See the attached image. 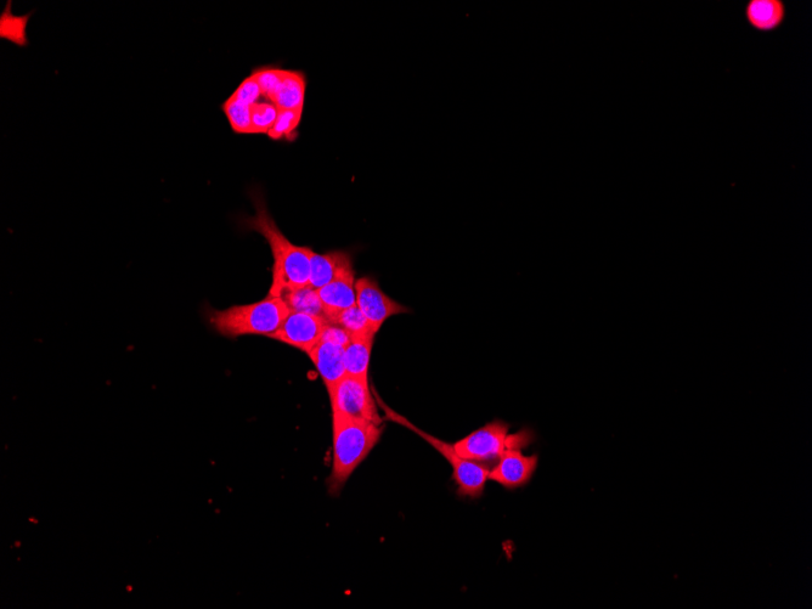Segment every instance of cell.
<instances>
[{"label":"cell","instance_id":"1","mask_svg":"<svg viewBox=\"0 0 812 609\" xmlns=\"http://www.w3.org/2000/svg\"><path fill=\"white\" fill-rule=\"evenodd\" d=\"M256 214L245 219L247 229L256 231L268 242L274 263L269 296L283 297L286 292L309 285L310 257L308 247L293 245L268 211L263 197H255Z\"/></svg>","mask_w":812,"mask_h":609},{"label":"cell","instance_id":"2","mask_svg":"<svg viewBox=\"0 0 812 609\" xmlns=\"http://www.w3.org/2000/svg\"><path fill=\"white\" fill-rule=\"evenodd\" d=\"M290 308L283 297L267 296L262 301L223 310L208 308L206 318L217 334L228 338L241 336L272 337L283 325Z\"/></svg>","mask_w":812,"mask_h":609},{"label":"cell","instance_id":"3","mask_svg":"<svg viewBox=\"0 0 812 609\" xmlns=\"http://www.w3.org/2000/svg\"><path fill=\"white\" fill-rule=\"evenodd\" d=\"M334 419V456L329 477L331 494H338L382 436L383 426L372 422Z\"/></svg>","mask_w":812,"mask_h":609},{"label":"cell","instance_id":"4","mask_svg":"<svg viewBox=\"0 0 812 609\" xmlns=\"http://www.w3.org/2000/svg\"><path fill=\"white\" fill-rule=\"evenodd\" d=\"M533 441V431L524 428L510 433L506 422L495 420L460 439L453 447L461 458L484 464L498 461L507 450L527 448Z\"/></svg>","mask_w":812,"mask_h":609},{"label":"cell","instance_id":"5","mask_svg":"<svg viewBox=\"0 0 812 609\" xmlns=\"http://www.w3.org/2000/svg\"><path fill=\"white\" fill-rule=\"evenodd\" d=\"M376 399L379 400L381 408L383 411H385L389 420L397 422V424L404 427H408L411 431L419 434V436L424 438L428 444L432 445L434 449L439 451L443 458L447 459L450 466L453 467V478L456 486H458V494L460 496L472 499L481 498L484 488H486V484L489 481L490 468L487 465L461 458V456L456 453L453 444L443 442L441 439L433 437L431 434H428L425 431L419 430V428L411 424L410 421L406 420L405 417L400 416L396 413V411L389 409L386 404H383L379 397H376Z\"/></svg>","mask_w":812,"mask_h":609},{"label":"cell","instance_id":"6","mask_svg":"<svg viewBox=\"0 0 812 609\" xmlns=\"http://www.w3.org/2000/svg\"><path fill=\"white\" fill-rule=\"evenodd\" d=\"M327 392H329L332 416L383 424L379 409H377V400L370 392L369 383L346 375Z\"/></svg>","mask_w":812,"mask_h":609},{"label":"cell","instance_id":"7","mask_svg":"<svg viewBox=\"0 0 812 609\" xmlns=\"http://www.w3.org/2000/svg\"><path fill=\"white\" fill-rule=\"evenodd\" d=\"M355 290H357V306L377 334L389 318L410 312V309L404 307L403 304L388 297L381 290L376 279L371 276H363L358 279L355 283Z\"/></svg>","mask_w":812,"mask_h":609},{"label":"cell","instance_id":"8","mask_svg":"<svg viewBox=\"0 0 812 609\" xmlns=\"http://www.w3.org/2000/svg\"><path fill=\"white\" fill-rule=\"evenodd\" d=\"M327 324L326 319L315 315L290 312L280 329L270 338L309 354L323 337Z\"/></svg>","mask_w":812,"mask_h":609},{"label":"cell","instance_id":"9","mask_svg":"<svg viewBox=\"0 0 812 609\" xmlns=\"http://www.w3.org/2000/svg\"><path fill=\"white\" fill-rule=\"evenodd\" d=\"M539 464L538 455H524L520 449L507 450L490 468L489 481L506 489H517L532 481Z\"/></svg>","mask_w":812,"mask_h":609},{"label":"cell","instance_id":"10","mask_svg":"<svg viewBox=\"0 0 812 609\" xmlns=\"http://www.w3.org/2000/svg\"><path fill=\"white\" fill-rule=\"evenodd\" d=\"M347 346L323 335L310 351L309 358L317 368L327 391L346 376L345 349Z\"/></svg>","mask_w":812,"mask_h":609},{"label":"cell","instance_id":"11","mask_svg":"<svg viewBox=\"0 0 812 609\" xmlns=\"http://www.w3.org/2000/svg\"><path fill=\"white\" fill-rule=\"evenodd\" d=\"M787 5L783 0H748L743 16L746 24L757 33H774L786 24Z\"/></svg>","mask_w":812,"mask_h":609},{"label":"cell","instance_id":"12","mask_svg":"<svg viewBox=\"0 0 812 609\" xmlns=\"http://www.w3.org/2000/svg\"><path fill=\"white\" fill-rule=\"evenodd\" d=\"M355 274L351 255L345 251H334L310 257L309 285L321 289L343 276Z\"/></svg>","mask_w":812,"mask_h":609},{"label":"cell","instance_id":"13","mask_svg":"<svg viewBox=\"0 0 812 609\" xmlns=\"http://www.w3.org/2000/svg\"><path fill=\"white\" fill-rule=\"evenodd\" d=\"M355 274L343 276L318 290L319 297L327 315V323L337 313L352 308L357 304Z\"/></svg>","mask_w":812,"mask_h":609},{"label":"cell","instance_id":"14","mask_svg":"<svg viewBox=\"0 0 812 609\" xmlns=\"http://www.w3.org/2000/svg\"><path fill=\"white\" fill-rule=\"evenodd\" d=\"M376 335L352 337L345 349L346 375L369 383L372 347Z\"/></svg>","mask_w":812,"mask_h":609},{"label":"cell","instance_id":"15","mask_svg":"<svg viewBox=\"0 0 812 609\" xmlns=\"http://www.w3.org/2000/svg\"><path fill=\"white\" fill-rule=\"evenodd\" d=\"M306 89L307 80L302 72L285 71L283 82L270 103L278 107V110H303Z\"/></svg>","mask_w":812,"mask_h":609},{"label":"cell","instance_id":"16","mask_svg":"<svg viewBox=\"0 0 812 609\" xmlns=\"http://www.w3.org/2000/svg\"><path fill=\"white\" fill-rule=\"evenodd\" d=\"M290 312H301L327 320V315L321 302L318 290L308 285L302 289L286 292L283 296Z\"/></svg>","mask_w":812,"mask_h":609},{"label":"cell","instance_id":"17","mask_svg":"<svg viewBox=\"0 0 812 609\" xmlns=\"http://www.w3.org/2000/svg\"><path fill=\"white\" fill-rule=\"evenodd\" d=\"M329 324L342 327L351 337L377 335V332L372 329L368 319L365 318V315L362 313V310L358 308L357 304L352 308L343 310V312L334 315V317L330 319Z\"/></svg>","mask_w":812,"mask_h":609},{"label":"cell","instance_id":"18","mask_svg":"<svg viewBox=\"0 0 812 609\" xmlns=\"http://www.w3.org/2000/svg\"><path fill=\"white\" fill-rule=\"evenodd\" d=\"M303 110H279L278 117L268 135L269 138L278 140H293L297 135V128L302 121Z\"/></svg>","mask_w":812,"mask_h":609},{"label":"cell","instance_id":"19","mask_svg":"<svg viewBox=\"0 0 812 609\" xmlns=\"http://www.w3.org/2000/svg\"><path fill=\"white\" fill-rule=\"evenodd\" d=\"M223 111L235 133L251 134L252 106L230 97L223 104Z\"/></svg>","mask_w":812,"mask_h":609},{"label":"cell","instance_id":"20","mask_svg":"<svg viewBox=\"0 0 812 609\" xmlns=\"http://www.w3.org/2000/svg\"><path fill=\"white\" fill-rule=\"evenodd\" d=\"M278 107L270 101H258L252 106L251 134H268L278 117Z\"/></svg>","mask_w":812,"mask_h":609},{"label":"cell","instance_id":"21","mask_svg":"<svg viewBox=\"0 0 812 609\" xmlns=\"http://www.w3.org/2000/svg\"><path fill=\"white\" fill-rule=\"evenodd\" d=\"M285 71L286 70L274 69V67H264V69L253 72L259 87H261L263 97L268 99V101L272 99L281 82H283Z\"/></svg>","mask_w":812,"mask_h":609},{"label":"cell","instance_id":"22","mask_svg":"<svg viewBox=\"0 0 812 609\" xmlns=\"http://www.w3.org/2000/svg\"><path fill=\"white\" fill-rule=\"evenodd\" d=\"M261 97H263L262 90L253 73L250 77H247L246 80L242 81L238 89L231 95V98L239 100L248 106L257 104L258 101H261Z\"/></svg>","mask_w":812,"mask_h":609}]
</instances>
